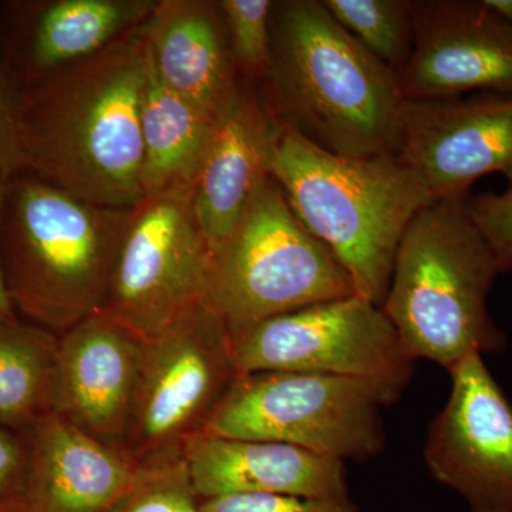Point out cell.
I'll return each instance as SVG.
<instances>
[{"label":"cell","instance_id":"1","mask_svg":"<svg viewBox=\"0 0 512 512\" xmlns=\"http://www.w3.org/2000/svg\"><path fill=\"white\" fill-rule=\"evenodd\" d=\"M147 72L136 28L97 55L25 84L16 96L22 171L92 204L137 207Z\"/></svg>","mask_w":512,"mask_h":512},{"label":"cell","instance_id":"2","mask_svg":"<svg viewBox=\"0 0 512 512\" xmlns=\"http://www.w3.org/2000/svg\"><path fill=\"white\" fill-rule=\"evenodd\" d=\"M266 74L276 119L340 156L397 157L399 76L318 0L274 2Z\"/></svg>","mask_w":512,"mask_h":512},{"label":"cell","instance_id":"3","mask_svg":"<svg viewBox=\"0 0 512 512\" xmlns=\"http://www.w3.org/2000/svg\"><path fill=\"white\" fill-rule=\"evenodd\" d=\"M271 177L356 295L382 308L404 232L436 202L420 175L394 156L330 153L279 121Z\"/></svg>","mask_w":512,"mask_h":512},{"label":"cell","instance_id":"4","mask_svg":"<svg viewBox=\"0 0 512 512\" xmlns=\"http://www.w3.org/2000/svg\"><path fill=\"white\" fill-rule=\"evenodd\" d=\"M133 208L92 204L19 171L0 212V265L13 311L63 333L104 311Z\"/></svg>","mask_w":512,"mask_h":512},{"label":"cell","instance_id":"5","mask_svg":"<svg viewBox=\"0 0 512 512\" xmlns=\"http://www.w3.org/2000/svg\"><path fill=\"white\" fill-rule=\"evenodd\" d=\"M466 198L436 201L417 214L382 305L407 355L447 372L467 356L503 352L508 343L488 311L500 272L467 215Z\"/></svg>","mask_w":512,"mask_h":512},{"label":"cell","instance_id":"6","mask_svg":"<svg viewBox=\"0 0 512 512\" xmlns=\"http://www.w3.org/2000/svg\"><path fill=\"white\" fill-rule=\"evenodd\" d=\"M355 293L348 272L269 177L234 234L212 254L205 302L234 336L275 316Z\"/></svg>","mask_w":512,"mask_h":512},{"label":"cell","instance_id":"7","mask_svg":"<svg viewBox=\"0 0 512 512\" xmlns=\"http://www.w3.org/2000/svg\"><path fill=\"white\" fill-rule=\"evenodd\" d=\"M382 393L350 377L309 372L241 373L201 433L291 444L366 461L382 453Z\"/></svg>","mask_w":512,"mask_h":512},{"label":"cell","instance_id":"8","mask_svg":"<svg viewBox=\"0 0 512 512\" xmlns=\"http://www.w3.org/2000/svg\"><path fill=\"white\" fill-rule=\"evenodd\" d=\"M239 375L231 335L207 302L143 340L124 453L138 467L184 457Z\"/></svg>","mask_w":512,"mask_h":512},{"label":"cell","instance_id":"9","mask_svg":"<svg viewBox=\"0 0 512 512\" xmlns=\"http://www.w3.org/2000/svg\"><path fill=\"white\" fill-rule=\"evenodd\" d=\"M231 338L241 373L359 379L377 387L386 406L400 399L416 369L383 309L356 293L275 316Z\"/></svg>","mask_w":512,"mask_h":512},{"label":"cell","instance_id":"10","mask_svg":"<svg viewBox=\"0 0 512 512\" xmlns=\"http://www.w3.org/2000/svg\"><path fill=\"white\" fill-rule=\"evenodd\" d=\"M194 185L133 208L103 312L140 339L205 302L212 254L195 215Z\"/></svg>","mask_w":512,"mask_h":512},{"label":"cell","instance_id":"11","mask_svg":"<svg viewBox=\"0 0 512 512\" xmlns=\"http://www.w3.org/2000/svg\"><path fill=\"white\" fill-rule=\"evenodd\" d=\"M451 392L431 420L424 461L468 512H512V404L483 356L448 372Z\"/></svg>","mask_w":512,"mask_h":512},{"label":"cell","instance_id":"12","mask_svg":"<svg viewBox=\"0 0 512 512\" xmlns=\"http://www.w3.org/2000/svg\"><path fill=\"white\" fill-rule=\"evenodd\" d=\"M434 200L466 197L490 174L512 185V93L404 100L399 154Z\"/></svg>","mask_w":512,"mask_h":512},{"label":"cell","instance_id":"13","mask_svg":"<svg viewBox=\"0 0 512 512\" xmlns=\"http://www.w3.org/2000/svg\"><path fill=\"white\" fill-rule=\"evenodd\" d=\"M414 43L399 76L404 100L512 93V26L483 0H416Z\"/></svg>","mask_w":512,"mask_h":512},{"label":"cell","instance_id":"14","mask_svg":"<svg viewBox=\"0 0 512 512\" xmlns=\"http://www.w3.org/2000/svg\"><path fill=\"white\" fill-rule=\"evenodd\" d=\"M141 345L104 312L60 333L52 413L123 451Z\"/></svg>","mask_w":512,"mask_h":512},{"label":"cell","instance_id":"15","mask_svg":"<svg viewBox=\"0 0 512 512\" xmlns=\"http://www.w3.org/2000/svg\"><path fill=\"white\" fill-rule=\"evenodd\" d=\"M184 460L198 500L242 494L350 498L345 461L291 444L198 433L185 444Z\"/></svg>","mask_w":512,"mask_h":512},{"label":"cell","instance_id":"16","mask_svg":"<svg viewBox=\"0 0 512 512\" xmlns=\"http://www.w3.org/2000/svg\"><path fill=\"white\" fill-rule=\"evenodd\" d=\"M138 32L161 83L220 121L241 87L220 2L157 0Z\"/></svg>","mask_w":512,"mask_h":512},{"label":"cell","instance_id":"17","mask_svg":"<svg viewBox=\"0 0 512 512\" xmlns=\"http://www.w3.org/2000/svg\"><path fill=\"white\" fill-rule=\"evenodd\" d=\"M278 134V119L244 79L215 127L194 185L195 215L211 254L231 238L256 192L271 177Z\"/></svg>","mask_w":512,"mask_h":512},{"label":"cell","instance_id":"18","mask_svg":"<svg viewBox=\"0 0 512 512\" xmlns=\"http://www.w3.org/2000/svg\"><path fill=\"white\" fill-rule=\"evenodd\" d=\"M30 447L29 512H110L138 466L55 413L25 431Z\"/></svg>","mask_w":512,"mask_h":512},{"label":"cell","instance_id":"19","mask_svg":"<svg viewBox=\"0 0 512 512\" xmlns=\"http://www.w3.org/2000/svg\"><path fill=\"white\" fill-rule=\"evenodd\" d=\"M157 0L20 3L16 47L25 84L87 59L138 28Z\"/></svg>","mask_w":512,"mask_h":512},{"label":"cell","instance_id":"20","mask_svg":"<svg viewBox=\"0 0 512 512\" xmlns=\"http://www.w3.org/2000/svg\"><path fill=\"white\" fill-rule=\"evenodd\" d=\"M140 124L144 198L195 184L218 121L165 87L150 60Z\"/></svg>","mask_w":512,"mask_h":512},{"label":"cell","instance_id":"21","mask_svg":"<svg viewBox=\"0 0 512 512\" xmlns=\"http://www.w3.org/2000/svg\"><path fill=\"white\" fill-rule=\"evenodd\" d=\"M59 335L0 313V426L26 431L52 413Z\"/></svg>","mask_w":512,"mask_h":512},{"label":"cell","instance_id":"22","mask_svg":"<svg viewBox=\"0 0 512 512\" xmlns=\"http://www.w3.org/2000/svg\"><path fill=\"white\" fill-rule=\"evenodd\" d=\"M333 19L390 69L403 73L413 52L409 0H320Z\"/></svg>","mask_w":512,"mask_h":512},{"label":"cell","instance_id":"23","mask_svg":"<svg viewBox=\"0 0 512 512\" xmlns=\"http://www.w3.org/2000/svg\"><path fill=\"white\" fill-rule=\"evenodd\" d=\"M110 512H200L184 457L138 467L130 490Z\"/></svg>","mask_w":512,"mask_h":512},{"label":"cell","instance_id":"24","mask_svg":"<svg viewBox=\"0 0 512 512\" xmlns=\"http://www.w3.org/2000/svg\"><path fill=\"white\" fill-rule=\"evenodd\" d=\"M229 46L245 80L266 77L271 66V0H221Z\"/></svg>","mask_w":512,"mask_h":512},{"label":"cell","instance_id":"25","mask_svg":"<svg viewBox=\"0 0 512 512\" xmlns=\"http://www.w3.org/2000/svg\"><path fill=\"white\" fill-rule=\"evenodd\" d=\"M466 212L483 235L498 272L512 269V185L501 194L485 192L466 198Z\"/></svg>","mask_w":512,"mask_h":512},{"label":"cell","instance_id":"26","mask_svg":"<svg viewBox=\"0 0 512 512\" xmlns=\"http://www.w3.org/2000/svg\"><path fill=\"white\" fill-rule=\"evenodd\" d=\"M29 476L28 436L0 426V512L29 511Z\"/></svg>","mask_w":512,"mask_h":512},{"label":"cell","instance_id":"27","mask_svg":"<svg viewBox=\"0 0 512 512\" xmlns=\"http://www.w3.org/2000/svg\"><path fill=\"white\" fill-rule=\"evenodd\" d=\"M200 512H359L350 498L320 500L291 495L242 494L200 500Z\"/></svg>","mask_w":512,"mask_h":512},{"label":"cell","instance_id":"28","mask_svg":"<svg viewBox=\"0 0 512 512\" xmlns=\"http://www.w3.org/2000/svg\"><path fill=\"white\" fill-rule=\"evenodd\" d=\"M16 96L18 90L13 87L12 74L0 60V175L6 180L22 171Z\"/></svg>","mask_w":512,"mask_h":512},{"label":"cell","instance_id":"29","mask_svg":"<svg viewBox=\"0 0 512 512\" xmlns=\"http://www.w3.org/2000/svg\"><path fill=\"white\" fill-rule=\"evenodd\" d=\"M6 184H8V180L0 175V212H2L3 201H5ZM12 309V303H10L8 291H6L5 278H3L2 265H0V313L12 311Z\"/></svg>","mask_w":512,"mask_h":512},{"label":"cell","instance_id":"30","mask_svg":"<svg viewBox=\"0 0 512 512\" xmlns=\"http://www.w3.org/2000/svg\"><path fill=\"white\" fill-rule=\"evenodd\" d=\"M483 2L498 18L512 26V0H483Z\"/></svg>","mask_w":512,"mask_h":512},{"label":"cell","instance_id":"31","mask_svg":"<svg viewBox=\"0 0 512 512\" xmlns=\"http://www.w3.org/2000/svg\"><path fill=\"white\" fill-rule=\"evenodd\" d=\"M29 512V511H28Z\"/></svg>","mask_w":512,"mask_h":512}]
</instances>
